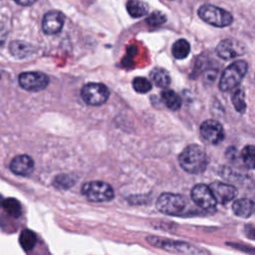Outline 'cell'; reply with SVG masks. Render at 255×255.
I'll list each match as a JSON object with an SVG mask.
<instances>
[{
  "mask_svg": "<svg viewBox=\"0 0 255 255\" xmlns=\"http://www.w3.org/2000/svg\"><path fill=\"white\" fill-rule=\"evenodd\" d=\"M7 34H8V31H7L6 27L0 23V46H2L4 44Z\"/></svg>",
  "mask_w": 255,
  "mask_h": 255,
  "instance_id": "27",
  "label": "cell"
},
{
  "mask_svg": "<svg viewBox=\"0 0 255 255\" xmlns=\"http://www.w3.org/2000/svg\"><path fill=\"white\" fill-rule=\"evenodd\" d=\"M3 200H4V198L1 196V194H0V205H2V203H3Z\"/></svg>",
  "mask_w": 255,
  "mask_h": 255,
  "instance_id": "29",
  "label": "cell"
},
{
  "mask_svg": "<svg viewBox=\"0 0 255 255\" xmlns=\"http://www.w3.org/2000/svg\"><path fill=\"white\" fill-rule=\"evenodd\" d=\"M127 10L133 18H139L147 14V5L139 0H129L127 3Z\"/></svg>",
  "mask_w": 255,
  "mask_h": 255,
  "instance_id": "17",
  "label": "cell"
},
{
  "mask_svg": "<svg viewBox=\"0 0 255 255\" xmlns=\"http://www.w3.org/2000/svg\"><path fill=\"white\" fill-rule=\"evenodd\" d=\"M156 208L166 215H180L187 206L186 199L175 193H161L156 200Z\"/></svg>",
  "mask_w": 255,
  "mask_h": 255,
  "instance_id": "5",
  "label": "cell"
},
{
  "mask_svg": "<svg viewBox=\"0 0 255 255\" xmlns=\"http://www.w3.org/2000/svg\"><path fill=\"white\" fill-rule=\"evenodd\" d=\"M152 82L158 88H167L170 83V78L168 73L162 68H155L150 73Z\"/></svg>",
  "mask_w": 255,
  "mask_h": 255,
  "instance_id": "18",
  "label": "cell"
},
{
  "mask_svg": "<svg viewBox=\"0 0 255 255\" xmlns=\"http://www.w3.org/2000/svg\"><path fill=\"white\" fill-rule=\"evenodd\" d=\"M245 53L244 45L234 39H224L216 47V54L223 60H231Z\"/></svg>",
  "mask_w": 255,
  "mask_h": 255,
  "instance_id": "9",
  "label": "cell"
},
{
  "mask_svg": "<svg viewBox=\"0 0 255 255\" xmlns=\"http://www.w3.org/2000/svg\"><path fill=\"white\" fill-rule=\"evenodd\" d=\"M190 52V45L185 39L175 41L171 48V53L175 59H184Z\"/></svg>",
  "mask_w": 255,
  "mask_h": 255,
  "instance_id": "19",
  "label": "cell"
},
{
  "mask_svg": "<svg viewBox=\"0 0 255 255\" xmlns=\"http://www.w3.org/2000/svg\"><path fill=\"white\" fill-rule=\"evenodd\" d=\"M10 170L21 176H27L29 175L33 169H34V161L32 157H30L27 154H20L15 156L9 165Z\"/></svg>",
  "mask_w": 255,
  "mask_h": 255,
  "instance_id": "13",
  "label": "cell"
},
{
  "mask_svg": "<svg viewBox=\"0 0 255 255\" xmlns=\"http://www.w3.org/2000/svg\"><path fill=\"white\" fill-rule=\"evenodd\" d=\"M166 21V18L164 16V14H162L159 11H154L152 12L147 18H146V22L149 26H159L161 24H163Z\"/></svg>",
  "mask_w": 255,
  "mask_h": 255,
  "instance_id": "26",
  "label": "cell"
},
{
  "mask_svg": "<svg viewBox=\"0 0 255 255\" xmlns=\"http://www.w3.org/2000/svg\"><path fill=\"white\" fill-rule=\"evenodd\" d=\"M9 49H10L11 54L14 57L22 59V58H26V57L30 56L33 53L34 47L27 42L16 40V41H13L10 43Z\"/></svg>",
  "mask_w": 255,
  "mask_h": 255,
  "instance_id": "15",
  "label": "cell"
},
{
  "mask_svg": "<svg viewBox=\"0 0 255 255\" xmlns=\"http://www.w3.org/2000/svg\"><path fill=\"white\" fill-rule=\"evenodd\" d=\"M75 183V179L71 175L67 174H60L55 177L53 184L60 189H68L72 187Z\"/></svg>",
  "mask_w": 255,
  "mask_h": 255,
  "instance_id": "25",
  "label": "cell"
},
{
  "mask_svg": "<svg viewBox=\"0 0 255 255\" xmlns=\"http://www.w3.org/2000/svg\"><path fill=\"white\" fill-rule=\"evenodd\" d=\"M178 162L188 173H201L205 170L208 159L206 152L197 144L187 145L178 155Z\"/></svg>",
  "mask_w": 255,
  "mask_h": 255,
  "instance_id": "1",
  "label": "cell"
},
{
  "mask_svg": "<svg viewBox=\"0 0 255 255\" xmlns=\"http://www.w3.org/2000/svg\"><path fill=\"white\" fill-rule=\"evenodd\" d=\"M2 206L4 207L5 211L13 216V217H19L22 213V207L20 202L15 198H6L3 200Z\"/></svg>",
  "mask_w": 255,
  "mask_h": 255,
  "instance_id": "21",
  "label": "cell"
},
{
  "mask_svg": "<svg viewBox=\"0 0 255 255\" xmlns=\"http://www.w3.org/2000/svg\"><path fill=\"white\" fill-rule=\"evenodd\" d=\"M49 84V77L41 72H25L19 76V85L26 91L39 92Z\"/></svg>",
  "mask_w": 255,
  "mask_h": 255,
  "instance_id": "7",
  "label": "cell"
},
{
  "mask_svg": "<svg viewBox=\"0 0 255 255\" xmlns=\"http://www.w3.org/2000/svg\"><path fill=\"white\" fill-rule=\"evenodd\" d=\"M198 16L204 22L215 27H227L233 22L232 15L217 6L211 4H204L198 9Z\"/></svg>",
  "mask_w": 255,
  "mask_h": 255,
  "instance_id": "3",
  "label": "cell"
},
{
  "mask_svg": "<svg viewBox=\"0 0 255 255\" xmlns=\"http://www.w3.org/2000/svg\"><path fill=\"white\" fill-rule=\"evenodd\" d=\"M160 96L162 102L169 110L176 111L181 107V99L174 91L165 89L161 92Z\"/></svg>",
  "mask_w": 255,
  "mask_h": 255,
  "instance_id": "16",
  "label": "cell"
},
{
  "mask_svg": "<svg viewBox=\"0 0 255 255\" xmlns=\"http://www.w3.org/2000/svg\"><path fill=\"white\" fill-rule=\"evenodd\" d=\"M17 4L22 5V6H29L32 5L33 3H35L37 0H14Z\"/></svg>",
  "mask_w": 255,
  "mask_h": 255,
  "instance_id": "28",
  "label": "cell"
},
{
  "mask_svg": "<svg viewBox=\"0 0 255 255\" xmlns=\"http://www.w3.org/2000/svg\"><path fill=\"white\" fill-rule=\"evenodd\" d=\"M19 242H20V245L21 247L26 250V251H29L31 250L32 248H34L36 242H37V237H36V234L31 231V230H28V229H25L21 232L20 234V238H19Z\"/></svg>",
  "mask_w": 255,
  "mask_h": 255,
  "instance_id": "20",
  "label": "cell"
},
{
  "mask_svg": "<svg viewBox=\"0 0 255 255\" xmlns=\"http://www.w3.org/2000/svg\"><path fill=\"white\" fill-rule=\"evenodd\" d=\"M232 104L237 112L244 113L246 109V103H245V95L244 91L242 89H235V91L232 94Z\"/></svg>",
  "mask_w": 255,
  "mask_h": 255,
  "instance_id": "23",
  "label": "cell"
},
{
  "mask_svg": "<svg viewBox=\"0 0 255 255\" xmlns=\"http://www.w3.org/2000/svg\"><path fill=\"white\" fill-rule=\"evenodd\" d=\"M253 236H254V238H255V229H254V231H253Z\"/></svg>",
  "mask_w": 255,
  "mask_h": 255,
  "instance_id": "30",
  "label": "cell"
},
{
  "mask_svg": "<svg viewBox=\"0 0 255 255\" xmlns=\"http://www.w3.org/2000/svg\"><path fill=\"white\" fill-rule=\"evenodd\" d=\"M248 70L247 63L239 60L229 65L219 79V89L222 92H229L238 87Z\"/></svg>",
  "mask_w": 255,
  "mask_h": 255,
  "instance_id": "2",
  "label": "cell"
},
{
  "mask_svg": "<svg viewBox=\"0 0 255 255\" xmlns=\"http://www.w3.org/2000/svg\"><path fill=\"white\" fill-rule=\"evenodd\" d=\"M81 96L86 104L90 106H101L108 101L110 91L104 84L89 83L82 88Z\"/></svg>",
  "mask_w": 255,
  "mask_h": 255,
  "instance_id": "6",
  "label": "cell"
},
{
  "mask_svg": "<svg viewBox=\"0 0 255 255\" xmlns=\"http://www.w3.org/2000/svg\"><path fill=\"white\" fill-rule=\"evenodd\" d=\"M255 209L254 202L249 198H239L236 199L232 204L233 213L239 217H249L253 214Z\"/></svg>",
  "mask_w": 255,
  "mask_h": 255,
  "instance_id": "14",
  "label": "cell"
},
{
  "mask_svg": "<svg viewBox=\"0 0 255 255\" xmlns=\"http://www.w3.org/2000/svg\"><path fill=\"white\" fill-rule=\"evenodd\" d=\"M82 193L92 202H107L115 197L113 187L100 180L86 182L82 187Z\"/></svg>",
  "mask_w": 255,
  "mask_h": 255,
  "instance_id": "4",
  "label": "cell"
},
{
  "mask_svg": "<svg viewBox=\"0 0 255 255\" xmlns=\"http://www.w3.org/2000/svg\"><path fill=\"white\" fill-rule=\"evenodd\" d=\"M200 133L207 142L212 144H217L224 138V129L215 120L204 121L200 126Z\"/></svg>",
  "mask_w": 255,
  "mask_h": 255,
  "instance_id": "10",
  "label": "cell"
},
{
  "mask_svg": "<svg viewBox=\"0 0 255 255\" xmlns=\"http://www.w3.org/2000/svg\"><path fill=\"white\" fill-rule=\"evenodd\" d=\"M241 158L244 165L250 169H255V146L246 145L241 151Z\"/></svg>",
  "mask_w": 255,
  "mask_h": 255,
  "instance_id": "22",
  "label": "cell"
},
{
  "mask_svg": "<svg viewBox=\"0 0 255 255\" xmlns=\"http://www.w3.org/2000/svg\"><path fill=\"white\" fill-rule=\"evenodd\" d=\"M64 20V15L60 11H49L44 15L42 21V29L48 35H55L62 30Z\"/></svg>",
  "mask_w": 255,
  "mask_h": 255,
  "instance_id": "12",
  "label": "cell"
},
{
  "mask_svg": "<svg viewBox=\"0 0 255 255\" xmlns=\"http://www.w3.org/2000/svg\"><path fill=\"white\" fill-rule=\"evenodd\" d=\"M191 199L197 206L205 210H212L217 204L209 186L203 183H198L192 187Z\"/></svg>",
  "mask_w": 255,
  "mask_h": 255,
  "instance_id": "8",
  "label": "cell"
},
{
  "mask_svg": "<svg viewBox=\"0 0 255 255\" xmlns=\"http://www.w3.org/2000/svg\"><path fill=\"white\" fill-rule=\"evenodd\" d=\"M132 88L135 92L145 94L151 90V83L143 77H136L132 80Z\"/></svg>",
  "mask_w": 255,
  "mask_h": 255,
  "instance_id": "24",
  "label": "cell"
},
{
  "mask_svg": "<svg viewBox=\"0 0 255 255\" xmlns=\"http://www.w3.org/2000/svg\"><path fill=\"white\" fill-rule=\"evenodd\" d=\"M209 188L212 191V194L216 202L220 204H226L232 201L238 193L237 189L233 185L220 182V181L212 182L209 185Z\"/></svg>",
  "mask_w": 255,
  "mask_h": 255,
  "instance_id": "11",
  "label": "cell"
}]
</instances>
